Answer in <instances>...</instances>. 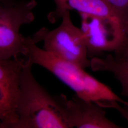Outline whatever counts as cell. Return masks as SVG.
Returning <instances> with one entry per match:
<instances>
[{
	"label": "cell",
	"mask_w": 128,
	"mask_h": 128,
	"mask_svg": "<svg viewBox=\"0 0 128 128\" xmlns=\"http://www.w3.org/2000/svg\"><path fill=\"white\" fill-rule=\"evenodd\" d=\"M26 51L23 56L32 64H38L54 74L84 100L107 108L111 101L128 106L109 86L101 82L77 64L61 60L38 47L32 37H25Z\"/></svg>",
	"instance_id": "6da1fadb"
},
{
	"label": "cell",
	"mask_w": 128,
	"mask_h": 128,
	"mask_svg": "<svg viewBox=\"0 0 128 128\" xmlns=\"http://www.w3.org/2000/svg\"><path fill=\"white\" fill-rule=\"evenodd\" d=\"M22 58L18 119L13 128H69L58 96H52L38 82L32 71L33 64Z\"/></svg>",
	"instance_id": "7a4b0ae2"
},
{
	"label": "cell",
	"mask_w": 128,
	"mask_h": 128,
	"mask_svg": "<svg viewBox=\"0 0 128 128\" xmlns=\"http://www.w3.org/2000/svg\"><path fill=\"white\" fill-rule=\"evenodd\" d=\"M60 26L50 30L42 28L32 37L35 43L42 41L43 50L56 57L83 68L90 67L87 46L81 28L74 25L70 11L66 12Z\"/></svg>",
	"instance_id": "3957f363"
},
{
	"label": "cell",
	"mask_w": 128,
	"mask_h": 128,
	"mask_svg": "<svg viewBox=\"0 0 128 128\" xmlns=\"http://www.w3.org/2000/svg\"><path fill=\"white\" fill-rule=\"evenodd\" d=\"M79 14L88 58L113 52L116 59L122 58L128 46V26L109 17Z\"/></svg>",
	"instance_id": "277c9868"
},
{
	"label": "cell",
	"mask_w": 128,
	"mask_h": 128,
	"mask_svg": "<svg viewBox=\"0 0 128 128\" xmlns=\"http://www.w3.org/2000/svg\"><path fill=\"white\" fill-rule=\"evenodd\" d=\"M36 5L35 0H0V60L17 58L25 54V37L20 33V29L23 24L34 20L32 10Z\"/></svg>",
	"instance_id": "5b68a950"
},
{
	"label": "cell",
	"mask_w": 128,
	"mask_h": 128,
	"mask_svg": "<svg viewBox=\"0 0 128 128\" xmlns=\"http://www.w3.org/2000/svg\"><path fill=\"white\" fill-rule=\"evenodd\" d=\"M22 67V56L0 60V128H13L18 120Z\"/></svg>",
	"instance_id": "8992f818"
},
{
	"label": "cell",
	"mask_w": 128,
	"mask_h": 128,
	"mask_svg": "<svg viewBox=\"0 0 128 128\" xmlns=\"http://www.w3.org/2000/svg\"><path fill=\"white\" fill-rule=\"evenodd\" d=\"M58 96L69 128H122L108 119L103 108L96 103L76 94L70 100L63 94Z\"/></svg>",
	"instance_id": "52a82bcc"
},
{
	"label": "cell",
	"mask_w": 128,
	"mask_h": 128,
	"mask_svg": "<svg viewBox=\"0 0 128 128\" xmlns=\"http://www.w3.org/2000/svg\"><path fill=\"white\" fill-rule=\"evenodd\" d=\"M55 10L48 18L52 23L62 18L67 11L76 10L78 13L109 17L120 20L128 26V22L106 0H54Z\"/></svg>",
	"instance_id": "ba28073f"
},
{
	"label": "cell",
	"mask_w": 128,
	"mask_h": 128,
	"mask_svg": "<svg viewBox=\"0 0 128 128\" xmlns=\"http://www.w3.org/2000/svg\"><path fill=\"white\" fill-rule=\"evenodd\" d=\"M90 62L92 71H107L113 74L121 85L122 95L128 101V58L118 60L109 54L104 58H92Z\"/></svg>",
	"instance_id": "9c48e42d"
},
{
	"label": "cell",
	"mask_w": 128,
	"mask_h": 128,
	"mask_svg": "<svg viewBox=\"0 0 128 128\" xmlns=\"http://www.w3.org/2000/svg\"><path fill=\"white\" fill-rule=\"evenodd\" d=\"M128 22V0H106Z\"/></svg>",
	"instance_id": "30bf717a"
},
{
	"label": "cell",
	"mask_w": 128,
	"mask_h": 128,
	"mask_svg": "<svg viewBox=\"0 0 128 128\" xmlns=\"http://www.w3.org/2000/svg\"><path fill=\"white\" fill-rule=\"evenodd\" d=\"M119 103L117 101H112L109 103L108 108H111L117 110L124 119L128 122V106L125 105H124V106H122L119 104Z\"/></svg>",
	"instance_id": "8fae6325"
},
{
	"label": "cell",
	"mask_w": 128,
	"mask_h": 128,
	"mask_svg": "<svg viewBox=\"0 0 128 128\" xmlns=\"http://www.w3.org/2000/svg\"><path fill=\"white\" fill-rule=\"evenodd\" d=\"M127 58H128V46L125 52V53L124 54L123 56L120 59H127ZM118 60H119V59H118Z\"/></svg>",
	"instance_id": "7c38bea8"
}]
</instances>
